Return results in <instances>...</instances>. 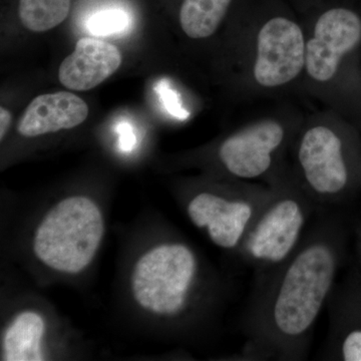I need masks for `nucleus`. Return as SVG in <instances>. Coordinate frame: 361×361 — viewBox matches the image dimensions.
<instances>
[{
	"mask_svg": "<svg viewBox=\"0 0 361 361\" xmlns=\"http://www.w3.org/2000/svg\"><path fill=\"white\" fill-rule=\"evenodd\" d=\"M341 245L338 226L323 218L286 262L253 285L240 360H306L316 323L336 288Z\"/></svg>",
	"mask_w": 361,
	"mask_h": 361,
	"instance_id": "nucleus-1",
	"label": "nucleus"
},
{
	"mask_svg": "<svg viewBox=\"0 0 361 361\" xmlns=\"http://www.w3.org/2000/svg\"><path fill=\"white\" fill-rule=\"evenodd\" d=\"M233 84L245 101L301 92L305 32L286 0H243L231 23Z\"/></svg>",
	"mask_w": 361,
	"mask_h": 361,
	"instance_id": "nucleus-2",
	"label": "nucleus"
},
{
	"mask_svg": "<svg viewBox=\"0 0 361 361\" xmlns=\"http://www.w3.org/2000/svg\"><path fill=\"white\" fill-rule=\"evenodd\" d=\"M305 32L301 92L361 126V8L353 0H315L299 13Z\"/></svg>",
	"mask_w": 361,
	"mask_h": 361,
	"instance_id": "nucleus-3",
	"label": "nucleus"
},
{
	"mask_svg": "<svg viewBox=\"0 0 361 361\" xmlns=\"http://www.w3.org/2000/svg\"><path fill=\"white\" fill-rule=\"evenodd\" d=\"M357 127L336 111L305 116L289 157L297 182L316 206L343 200L361 183Z\"/></svg>",
	"mask_w": 361,
	"mask_h": 361,
	"instance_id": "nucleus-4",
	"label": "nucleus"
},
{
	"mask_svg": "<svg viewBox=\"0 0 361 361\" xmlns=\"http://www.w3.org/2000/svg\"><path fill=\"white\" fill-rule=\"evenodd\" d=\"M273 192L250 229L238 253L255 272L254 285L286 262L305 237L315 204L303 191L290 164L268 183Z\"/></svg>",
	"mask_w": 361,
	"mask_h": 361,
	"instance_id": "nucleus-5",
	"label": "nucleus"
},
{
	"mask_svg": "<svg viewBox=\"0 0 361 361\" xmlns=\"http://www.w3.org/2000/svg\"><path fill=\"white\" fill-rule=\"evenodd\" d=\"M305 115L279 106L221 140L215 158L228 179L268 184L288 164L292 142Z\"/></svg>",
	"mask_w": 361,
	"mask_h": 361,
	"instance_id": "nucleus-6",
	"label": "nucleus"
},
{
	"mask_svg": "<svg viewBox=\"0 0 361 361\" xmlns=\"http://www.w3.org/2000/svg\"><path fill=\"white\" fill-rule=\"evenodd\" d=\"M104 231L97 204L87 197H70L54 206L40 223L33 250L51 269L75 274L92 262Z\"/></svg>",
	"mask_w": 361,
	"mask_h": 361,
	"instance_id": "nucleus-7",
	"label": "nucleus"
},
{
	"mask_svg": "<svg viewBox=\"0 0 361 361\" xmlns=\"http://www.w3.org/2000/svg\"><path fill=\"white\" fill-rule=\"evenodd\" d=\"M273 189L264 183L229 179L224 186L204 188L188 200L187 213L215 245L239 252L247 233Z\"/></svg>",
	"mask_w": 361,
	"mask_h": 361,
	"instance_id": "nucleus-8",
	"label": "nucleus"
},
{
	"mask_svg": "<svg viewBox=\"0 0 361 361\" xmlns=\"http://www.w3.org/2000/svg\"><path fill=\"white\" fill-rule=\"evenodd\" d=\"M122 61V54L116 45L84 37L78 40L73 54L61 63L59 82L68 90H90L111 77Z\"/></svg>",
	"mask_w": 361,
	"mask_h": 361,
	"instance_id": "nucleus-9",
	"label": "nucleus"
},
{
	"mask_svg": "<svg viewBox=\"0 0 361 361\" xmlns=\"http://www.w3.org/2000/svg\"><path fill=\"white\" fill-rule=\"evenodd\" d=\"M89 106L68 92L42 94L32 99L18 123L23 137H37L78 127L87 120Z\"/></svg>",
	"mask_w": 361,
	"mask_h": 361,
	"instance_id": "nucleus-10",
	"label": "nucleus"
},
{
	"mask_svg": "<svg viewBox=\"0 0 361 361\" xmlns=\"http://www.w3.org/2000/svg\"><path fill=\"white\" fill-rule=\"evenodd\" d=\"M243 0H182L179 8L180 30L191 40L211 39L225 21L231 23Z\"/></svg>",
	"mask_w": 361,
	"mask_h": 361,
	"instance_id": "nucleus-11",
	"label": "nucleus"
},
{
	"mask_svg": "<svg viewBox=\"0 0 361 361\" xmlns=\"http://www.w3.org/2000/svg\"><path fill=\"white\" fill-rule=\"evenodd\" d=\"M44 330V319L37 313L23 312L18 315L4 336V360H44L40 343Z\"/></svg>",
	"mask_w": 361,
	"mask_h": 361,
	"instance_id": "nucleus-12",
	"label": "nucleus"
},
{
	"mask_svg": "<svg viewBox=\"0 0 361 361\" xmlns=\"http://www.w3.org/2000/svg\"><path fill=\"white\" fill-rule=\"evenodd\" d=\"M70 9L71 0H20L18 16L27 30L44 32L65 21Z\"/></svg>",
	"mask_w": 361,
	"mask_h": 361,
	"instance_id": "nucleus-13",
	"label": "nucleus"
},
{
	"mask_svg": "<svg viewBox=\"0 0 361 361\" xmlns=\"http://www.w3.org/2000/svg\"><path fill=\"white\" fill-rule=\"evenodd\" d=\"M130 26V18L121 9L99 11L87 20V27L94 35H114L123 33Z\"/></svg>",
	"mask_w": 361,
	"mask_h": 361,
	"instance_id": "nucleus-14",
	"label": "nucleus"
},
{
	"mask_svg": "<svg viewBox=\"0 0 361 361\" xmlns=\"http://www.w3.org/2000/svg\"><path fill=\"white\" fill-rule=\"evenodd\" d=\"M156 92H158L161 103H163L164 106L170 115L174 116L180 120L188 118L189 114L182 108L179 96L174 90L170 89L167 80L159 82L156 87Z\"/></svg>",
	"mask_w": 361,
	"mask_h": 361,
	"instance_id": "nucleus-15",
	"label": "nucleus"
},
{
	"mask_svg": "<svg viewBox=\"0 0 361 361\" xmlns=\"http://www.w3.org/2000/svg\"><path fill=\"white\" fill-rule=\"evenodd\" d=\"M118 133L121 135V145L122 148L130 149L135 141V135L132 133V128L128 123H121L118 126Z\"/></svg>",
	"mask_w": 361,
	"mask_h": 361,
	"instance_id": "nucleus-16",
	"label": "nucleus"
},
{
	"mask_svg": "<svg viewBox=\"0 0 361 361\" xmlns=\"http://www.w3.org/2000/svg\"><path fill=\"white\" fill-rule=\"evenodd\" d=\"M11 126V114L4 106L0 108V140H4V135L8 132Z\"/></svg>",
	"mask_w": 361,
	"mask_h": 361,
	"instance_id": "nucleus-17",
	"label": "nucleus"
},
{
	"mask_svg": "<svg viewBox=\"0 0 361 361\" xmlns=\"http://www.w3.org/2000/svg\"><path fill=\"white\" fill-rule=\"evenodd\" d=\"M286 1L294 7L297 13H300L311 6L315 0H286Z\"/></svg>",
	"mask_w": 361,
	"mask_h": 361,
	"instance_id": "nucleus-18",
	"label": "nucleus"
}]
</instances>
